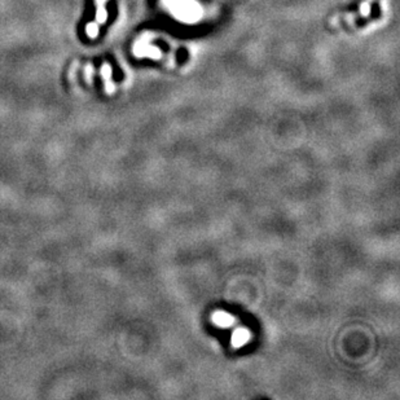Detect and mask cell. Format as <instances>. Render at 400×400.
Listing matches in <instances>:
<instances>
[{
	"label": "cell",
	"mask_w": 400,
	"mask_h": 400,
	"mask_svg": "<svg viewBox=\"0 0 400 400\" xmlns=\"http://www.w3.org/2000/svg\"><path fill=\"white\" fill-rule=\"evenodd\" d=\"M108 0H95L96 4V16L95 21L89 22L86 26V34L89 39H95L99 35L100 26H102L108 20V12L105 8V3Z\"/></svg>",
	"instance_id": "6da1fadb"
},
{
	"label": "cell",
	"mask_w": 400,
	"mask_h": 400,
	"mask_svg": "<svg viewBox=\"0 0 400 400\" xmlns=\"http://www.w3.org/2000/svg\"><path fill=\"white\" fill-rule=\"evenodd\" d=\"M92 74H93L92 65H87V68H86V79H87V82H91V79H92Z\"/></svg>",
	"instance_id": "5b68a950"
},
{
	"label": "cell",
	"mask_w": 400,
	"mask_h": 400,
	"mask_svg": "<svg viewBox=\"0 0 400 400\" xmlns=\"http://www.w3.org/2000/svg\"><path fill=\"white\" fill-rule=\"evenodd\" d=\"M250 339V332L247 329H245V328H238V329H236L233 332V334H232V346L233 347H241V346H243L245 343H247Z\"/></svg>",
	"instance_id": "7a4b0ae2"
},
{
	"label": "cell",
	"mask_w": 400,
	"mask_h": 400,
	"mask_svg": "<svg viewBox=\"0 0 400 400\" xmlns=\"http://www.w3.org/2000/svg\"><path fill=\"white\" fill-rule=\"evenodd\" d=\"M101 75H102V78H104L106 93H113L114 92V84H113V82H111V66L109 64L102 65Z\"/></svg>",
	"instance_id": "277c9868"
},
{
	"label": "cell",
	"mask_w": 400,
	"mask_h": 400,
	"mask_svg": "<svg viewBox=\"0 0 400 400\" xmlns=\"http://www.w3.org/2000/svg\"><path fill=\"white\" fill-rule=\"evenodd\" d=\"M213 321L220 328H228V326L233 325L234 317L224 311H218L213 315Z\"/></svg>",
	"instance_id": "3957f363"
}]
</instances>
